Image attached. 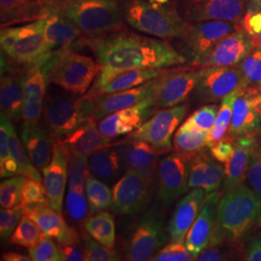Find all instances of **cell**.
Listing matches in <instances>:
<instances>
[{
    "instance_id": "cell-6",
    "label": "cell",
    "mask_w": 261,
    "mask_h": 261,
    "mask_svg": "<svg viewBox=\"0 0 261 261\" xmlns=\"http://www.w3.org/2000/svg\"><path fill=\"white\" fill-rule=\"evenodd\" d=\"M46 19H38L21 25L1 28V51L21 67L35 65L54 53L47 50L45 42Z\"/></svg>"
},
{
    "instance_id": "cell-26",
    "label": "cell",
    "mask_w": 261,
    "mask_h": 261,
    "mask_svg": "<svg viewBox=\"0 0 261 261\" xmlns=\"http://www.w3.org/2000/svg\"><path fill=\"white\" fill-rule=\"evenodd\" d=\"M155 79L147 82L146 84L127 90L95 96L96 103L91 119L96 122L100 121L112 112H118L140 103L153 92Z\"/></svg>"
},
{
    "instance_id": "cell-12",
    "label": "cell",
    "mask_w": 261,
    "mask_h": 261,
    "mask_svg": "<svg viewBox=\"0 0 261 261\" xmlns=\"http://www.w3.org/2000/svg\"><path fill=\"white\" fill-rule=\"evenodd\" d=\"M186 112V105H178L155 112L140 128L133 132L130 137L149 143L160 154L168 153L172 147V135L184 119Z\"/></svg>"
},
{
    "instance_id": "cell-14",
    "label": "cell",
    "mask_w": 261,
    "mask_h": 261,
    "mask_svg": "<svg viewBox=\"0 0 261 261\" xmlns=\"http://www.w3.org/2000/svg\"><path fill=\"white\" fill-rule=\"evenodd\" d=\"M261 134V88L241 84L237 88L227 136L237 139Z\"/></svg>"
},
{
    "instance_id": "cell-47",
    "label": "cell",
    "mask_w": 261,
    "mask_h": 261,
    "mask_svg": "<svg viewBox=\"0 0 261 261\" xmlns=\"http://www.w3.org/2000/svg\"><path fill=\"white\" fill-rule=\"evenodd\" d=\"M88 162V156L80 154H70L67 188L85 189L86 175L89 172Z\"/></svg>"
},
{
    "instance_id": "cell-29",
    "label": "cell",
    "mask_w": 261,
    "mask_h": 261,
    "mask_svg": "<svg viewBox=\"0 0 261 261\" xmlns=\"http://www.w3.org/2000/svg\"><path fill=\"white\" fill-rule=\"evenodd\" d=\"M260 135H249L235 139L232 157L225 164V176L222 192L245 183L252 148Z\"/></svg>"
},
{
    "instance_id": "cell-43",
    "label": "cell",
    "mask_w": 261,
    "mask_h": 261,
    "mask_svg": "<svg viewBox=\"0 0 261 261\" xmlns=\"http://www.w3.org/2000/svg\"><path fill=\"white\" fill-rule=\"evenodd\" d=\"M240 27L252 38L253 46L261 45V0H250Z\"/></svg>"
},
{
    "instance_id": "cell-4",
    "label": "cell",
    "mask_w": 261,
    "mask_h": 261,
    "mask_svg": "<svg viewBox=\"0 0 261 261\" xmlns=\"http://www.w3.org/2000/svg\"><path fill=\"white\" fill-rule=\"evenodd\" d=\"M124 19L130 28L163 40L181 37L190 24L173 2L161 4L154 0H128Z\"/></svg>"
},
{
    "instance_id": "cell-51",
    "label": "cell",
    "mask_w": 261,
    "mask_h": 261,
    "mask_svg": "<svg viewBox=\"0 0 261 261\" xmlns=\"http://www.w3.org/2000/svg\"><path fill=\"white\" fill-rule=\"evenodd\" d=\"M48 204L47 193L45 186L41 184V181L33 180L28 178L23 186L22 197L20 205L27 206L39 205V204Z\"/></svg>"
},
{
    "instance_id": "cell-23",
    "label": "cell",
    "mask_w": 261,
    "mask_h": 261,
    "mask_svg": "<svg viewBox=\"0 0 261 261\" xmlns=\"http://www.w3.org/2000/svg\"><path fill=\"white\" fill-rule=\"evenodd\" d=\"M121 156L126 171L138 173L152 182L158 168L157 150L149 143L129 137L113 144Z\"/></svg>"
},
{
    "instance_id": "cell-18",
    "label": "cell",
    "mask_w": 261,
    "mask_h": 261,
    "mask_svg": "<svg viewBox=\"0 0 261 261\" xmlns=\"http://www.w3.org/2000/svg\"><path fill=\"white\" fill-rule=\"evenodd\" d=\"M25 68L16 64L1 51L0 108L1 112L15 122L22 120V84Z\"/></svg>"
},
{
    "instance_id": "cell-20",
    "label": "cell",
    "mask_w": 261,
    "mask_h": 261,
    "mask_svg": "<svg viewBox=\"0 0 261 261\" xmlns=\"http://www.w3.org/2000/svg\"><path fill=\"white\" fill-rule=\"evenodd\" d=\"M70 152L65 145L56 140L54 144V154L49 165L43 170V183L46 189L48 204L56 211L62 213L65 190L68 184V166Z\"/></svg>"
},
{
    "instance_id": "cell-5",
    "label": "cell",
    "mask_w": 261,
    "mask_h": 261,
    "mask_svg": "<svg viewBox=\"0 0 261 261\" xmlns=\"http://www.w3.org/2000/svg\"><path fill=\"white\" fill-rule=\"evenodd\" d=\"M96 97L50 92L47 89L43 109V126L55 141L76 130L93 115Z\"/></svg>"
},
{
    "instance_id": "cell-31",
    "label": "cell",
    "mask_w": 261,
    "mask_h": 261,
    "mask_svg": "<svg viewBox=\"0 0 261 261\" xmlns=\"http://www.w3.org/2000/svg\"><path fill=\"white\" fill-rule=\"evenodd\" d=\"M45 19V42L49 53L73 47L77 41L85 38L73 22L54 11L48 10Z\"/></svg>"
},
{
    "instance_id": "cell-45",
    "label": "cell",
    "mask_w": 261,
    "mask_h": 261,
    "mask_svg": "<svg viewBox=\"0 0 261 261\" xmlns=\"http://www.w3.org/2000/svg\"><path fill=\"white\" fill-rule=\"evenodd\" d=\"M219 106L217 103H209L203 106L194 112L182 125L189 129L209 133L214 125Z\"/></svg>"
},
{
    "instance_id": "cell-19",
    "label": "cell",
    "mask_w": 261,
    "mask_h": 261,
    "mask_svg": "<svg viewBox=\"0 0 261 261\" xmlns=\"http://www.w3.org/2000/svg\"><path fill=\"white\" fill-rule=\"evenodd\" d=\"M253 47L252 38L242 28L221 39L204 56L192 66L204 68L211 66L238 65Z\"/></svg>"
},
{
    "instance_id": "cell-8",
    "label": "cell",
    "mask_w": 261,
    "mask_h": 261,
    "mask_svg": "<svg viewBox=\"0 0 261 261\" xmlns=\"http://www.w3.org/2000/svg\"><path fill=\"white\" fill-rule=\"evenodd\" d=\"M201 68L179 65L164 69L155 79L152 100L155 109L172 108L183 103L195 91Z\"/></svg>"
},
{
    "instance_id": "cell-24",
    "label": "cell",
    "mask_w": 261,
    "mask_h": 261,
    "mask_svg": "<svg viewBox=\"0 0 261 261\" xmlns=\"http://www.w3.org/2000/svg\"><path fill=\"white\" fill-rule=\"evenodd\" d=\"M205 195L202 188H196L179 200L167 229L170 242H185L187 234L204 203Z\"/></svg>"
},
{
    "instance_id": "cell-59",
    "label": "cell",
    "mask_w": 261,
    "mask_h": 261,
    "mask_svg": "<svg viewBox=\"0 0 261 261\" xmlns=\"http://www.w3.org/2000/svg\"><path fill=\"white\" fill-rule=\"evenodd\" d=\"M154 1H156V2H158V3H161V4H166V3L169 2L170 0H154Z\"/></svg>"
},
{
    "instance_id": "cell-2",
    "label": "cell",
    "mask_w": 261,
    "mask_h": 261,
    "mask_svg": "<svg viewBox=\"0 0 261 261\" xmlns=\"http://www.w3.org/2000/svg\"><path fill=\"white\" fill-rule=\"evenodd\" d=\"M260 215V200L248 184L224 192L218 204L216 227L210 242H243L252 226L257 224Z\"/></svg>"
},
{
    "instance_id": "cell-36",
    "label": "cell",
    "mask_w": 261,
    "mask_h": 261,
    "mask_svg": "<svg viewBox=\"0 0 261 261\" xmlns=\"http://www.w3.org/2000/svg\"><path fill=\"white\" fill-rule=\"evenodd\" d=\"M85 194L88 201L89 215H95L112 206V191L107 183L94 176L89 171L85 180Z\"/></svg>"
},
{
    "instance_id": "cell-22",
    "label": "cell",
    "mask_w": 261,
    "mask_h": 261,
    "mask_svg": "<svg viewBox=\"0 0 261 261\" xmlns=\"http://www.w3.org/2000/svg\"><path fill=\"white\" fill-rule=\"evenodd\" d=\"M222 196V191L206 194L202 208L187 234L184 243L187 250L193 254L195 259L209 245L213 237L217 222L218 204Z\"/></svg>"
},
{
    "instance_id": "cell-54",
    "label": "cell",
    "mask_w": 261,
    "mask_h": 261,
    "mask_svg": "<svg viewBox=\"0 0 261 261\" xmlns=\"http://www.w3.org/2000/svg\"><path fill=\"white\" fill-rule=\"evenodd\" d=\"M150 260L192 261L196 260L193 254L187 250L184 242H170L159 251Z\"/></svg>"
},
{
    "instance_id": "cell-41",
    "label": "cell",
    "mask_w": 261,
    "mask_h": 261,
    "mask_svg": "<svg viewBox=\"0 0 261 261\" xmlns=\"http://www.w3.org/2000/svg\"><path fill=\"white\" fill-rule=\"evenodd\" d=\"M85 189L67 188L65 209L68 218L76 224L84 223L89 213Z\"/></svg>"
},
{
    "instance_id": "cell-38",
    "label": "cell",
    "mask_w": 261,
    "mask_h": 261,
    "mask_svg": "<svg viewBox=\"0 0 261 261\" xmlns=\"http://www.w3.org/2000/svg\"><path fill=\"white\" fill-rule=\"evenodd\" d=\"M0 118V176L9 178L19 174V166L10 151L9 128L12 121L4 112H1Z\"/></svg>"
},
{
    "instance_id": "cell-56",
    "label": "cell",
    "mask_w": 261,
    "mask_h": 261,
    "mask_svg": "<svg viewBox=\"0 0 261 261\" xmlns=\"http://www.w3.org/2000/svg\"><path fill=\"white\" fill-rule=\"evenodd\" d=\"M242 260L261 261V233L243 240Z\"/></svg>"
},
{
    "instance_id": "cell-32",
    "label": "cell",
    "mask_w": 261,
    "mask_h": 261,
    "mask_svg": "<svg viewBox=\"0 0 261 261\" xmlns=\"http://www.w3.org/2000/svg\"><path fill=\"white\" fill-rule=\"evenodd\" d=\"M89 171L107 184H114L126 172L121 156L112 146L97 150L89 156Z\"/></svg>"
},
{
    "instance_id": "cell-15",
    "label": "cell",
    "mask_w": 261,
    "mask_h": 261,
    "mask_svg": "<svg viewBox=\"0 0 261 261\" xmlns=\"http://www.w3.org/2000/svg\"><path fill=\"white\" fill-rule=\"evenodd\" d=\"M242 84V73L238 65L204 67L200 70L195 92L202 103H217Z\"/></svg>"
},
{
    "instance_id": "cell-9",
    "label": "cell",
    "mask_w": 261,
    "mask_h": 261,
    "mask_svg": "<svg viewBox=\"0 0 261 261\" xmlns=\"http://www.w3.org/2000/svg\"><path fill=\"white\" fill-rule=\"evenodd\" d=\"M164 217L156 208L148 209L137 224L126 250L125 259L150 260L167 243Z\"/></svg>"
},
{
    "instance_id": "cell-37",
    "label": "cell",
    "mask_w": 261,
    "mask_h": 261,
    "mask_svg": "<svg viewBox=\"0 0 261 261\" xmlns=\"http://www.w3.org/2000/svg\"><path fill=\"white\" fill-rule=\"evenodd\" d=\"M237 93V89L232 93L227 95L222 100V103L219 108L218 114L215 120L212 129L207 134V147L210 148L217 142L223 140L227 136L229 130L232 112H233V103Z\"/></svg>"
},
{
    "instance_id": "cell-50",
    "label": "cell",
    "mask_w": 261,
    "mask_h": 261,
    "mask_svg": "<svg viewBox=\"0 0 261 261\" xmlns=\"http://www.w3.org/2000/svg\"><path fill=\"white\" fill-rule=\"evenodd\" d=\"M29 256L33 261H64V255L54 242L53 238L44 235L34 248L28 249Z\"/></svg>"
},
{
    "instance_id": "cell-11",
    "label": "cell",
    "mask_w": 261,
    "mask_h": 261,
    "mask_svg": "<svg viewBox=\"0 0 261 261\" xmlns=\"http://www.w3.org/2000/svg\"><path fill=\"white\" fill-rule=\"evenodd\" d=\"M250 0H173L179 14L190 23L224 20L240 24Z\"/></svg>"
},
{
    "instance_id": "cell-10",
    "label": "cell",
    "mask_w": 261,
    "mask_h": 261,
    "mask_svg": "<svg viewBox=\"0 0 261 261\" xmlns=\"http://www.w3.org/2000/svg\"><path fill=\"white\" fill-rule=\"evenodd\" d=\"M240 28L239 23L224 20L190 23L185 33L178 38L180 41V49L178 51L186 58L187 64L192 65L221 39Z\"/></svg>"
},
{
    "instance_id": "cell-13",
    "label": "cell",
    "mask_w": 261,
    "mask_h": 261,
    "mask_svg": "<svg viewBox=\"0 0 261 261\" xmlns=\"http://www.w3.org/2000/svg\"><path fill=\"white\" fill-rule=\"evenodd\" d=\"M53 55L35 65L27 67L23 74L22 121L28 125H39L43 115L45 99L49 84V70Z\"/></svg>"
},
{
    "instance_id": "cell-1",
    "label": "cell",
    "mask_w": 261,
    "mask_h": 261,
    "mask_svg": "<svg viewBox=\"0 0 261 261\" xmlns=\"http://www.w3.org/2000/svg\"><path fill=\"white\" fill-rule=\"evenodd\" d=\"M84 41L101 68L116 73L187 64L186 58L168 41L137 34L124 25L100 36L84 38Z\"/></svg>"
},
{
    "instance_id": "cell-57",
    "label": "cell",
    "mask_w": 261,
    "mask_h": 261,
    "mask_svg": "<svg viewBox=\"0 0 261 261\" xmlns=\"http://www.w3.org/2000/svg\"><path fill=\"white\" fill-rule=\"evenodd\" d=\"M59 249L64 255V259L67 261H84L85 254L80 247V242L59 244Z\"/></svg>"
},
{
    "instance_id": "cell-17",
    "label": "cell",
    "mask_w": 261,
    "mask_h": 261,
    "mask_svg": "<svg viewBox=\"0 0 261 261\" xmlns=\"http://www.w3.org/2000/svg\"><path fill=\"white\" fill-rule=\"evenodd\" d=\"M159 201L165 206L171 205L184 195L188 188V161L175 152L159 161L157 168Z\"/></svg>"
},
{
    "instance_id": "cell-52",
    "label": "cell",
    "mask_w": 261,
    "mask_h": 261,
    "mask_svg": "<svg viewBox=\"0 0 261 261\" xmlns=\"http://www.w3.org/2000/svg\"><path fill=\"white\" fill-rule=\"evenodd\" d=\"M225 176V168L221 162L217 161L212 157L209 160L207 169H206L205 179L202 189L205 191V194H210L217 191H221V186L224 183Z\"/></svg>"
},
{
    "instance_id": "cell-60",
    "label": "cell",
    "mask_w": 261,
    "mask_h": 261,
    "mask_svg": "<svg viewBox=\"0 0 261 261\" xmlns=\"http://www.w3.org/2000/svg\"><path fill=\"white\" fill-rule=\"evenodd\" d=\"M257 225H258V226H259V227L261 228V215L260 217L258 218V221H257Z\"/></svg>"
},
{
    "instance_id": "cell-7",
    "label": "cell",
    "mask_w": 261,
    "mask_h": 261,
    "mask_svg": "<svg viewBox=\"0 0 261 261\" xmlns=\"http://www.w3.org/2000/svg\"><path fill=\"white\" fill-rule=\"evenodd\" d=\"M101 67L91 56L74 53L72 47L54 51L49 70V84L67 92L85 95L100 72Z\"/></svg>"
},
{
    "instance_id": "cell-25",
    "label": "cell",
    "mask_w": 261,
    "mask_h": 261,
    "mask_svg": "<svg viewBox=\"0 0 261 261\" xmlns=\"http://www.w3.org/2000/svg\"><path fill=\"white\" fill-rule=\"evenodd\" d=\"M22 208L23 215L33 220L44 233L56 239L58 244L80 242L79 233L66 224L62 214L49 204L27 206Z\"/></svg>"
},
{
    "instance_id": "cell-21",
    "label": "cell",
    "mask_w": 261,
    "mask_h": 261,
    "mask_svg": "<svg viewBox=\"0 0 261 261\" xmlns=\"http://www.w3.org/2000/svg\"><path fill=\"white\" fill-rule=\"evenodd\" d=\"M155 110L151 94L133 107L109 114L99 121L98 127L106 137L111 139L117 138L140 128L152 116Z\"/></svg>"
},
{
    "instance_id": "cell-34",
    "label": "cell",
    "mask_w": 261,
    "mask_h": 261,
    "mask_svg": "<svg viewBox=\"0 0 261 261\" xmlns=\"http://www.w3.org/2000/svg\"><path fill=\"white\" fill-rule=\"evenodd\" d=\"M84 230L97 242L105 247L113 249L115 243V224L112 214L101 211L91 215L84 223Z\"/></svg>"
},
{
    "instance_id": "cell-33",
    "label": "cell",
    "mask_w": 261,
    "mask_h": 261,
    "mask_svg": "<svg viewBox=\"0 0 261 261\" xmlns=\"http://www.w3.org/2000/svg\"><path fill=\"white\" fill-rule=\"evenodd\" d=\"M164 69H161V70L139 69V70L121 71L114 75L109 84L103 86L98 95L119 92V91L137 87L141 84H146L147 82L161 75Z\"/></svg>"
},
{
    "instance_id": "cell-35",
    "label": "cell",
    "mask_w": 261,
    "mask_h": 261,
    "mask_svg": "<svg viewBox=\"0 0 261 261\" xmlns=\"http://www.w3.org/2000/svg\"><path fill=\"white\" fill-rule=\"evenodd\" d=\"M204 147H207V133L181 126L173 139L174 152L189 161Z\"/></svg>"
},
{
    "instance_id": "cell-28",
    "label": "cell",
    "mask_w": 261,
    "mask_h": 261,
    "mask_svg": "<svg viewBox=\"0 0 261 261\" xmlns=\"http://www.w3.org/2000/svg\"><path fill=\"white\" fill-rule=\"evenodd\" d=\"M47 0H0L1 28L28 23L47 16Z\"/></svg>"
},
{
    "instance_id": "cell-44",
    "label": "cell",
    "mask_w": 261,
    "mask_h": 261,
    "mask_svg": "<svg viewBox=\"0 0 261 261\" xmlns=\"http://www.w3.org/2000/svg\"><path fill=\"white\" fill-rule=\"evenodd\" d=\"M28 178L12 176L6 178L0 184V205L1 208H13L21 202L22 190Z\"/></svg>"
},
{
    "instance_id": "cell-46",
    "label": "cell",
    "mask_w": 261,
    "mask_h": 261,
    "mask_svg": "<svg viewBox=\"0 0 261 261\" xmlns=\"http://www.w3.org/2000/svg\"><path fill=\"white\" fill-rule=\"evenodd\" d=\"M211 156L204 148L188 161V188H202Z\"/></svg>"
},
{
    "instance_id": "cell-48",
    "label": "cell",
    "mask_w": 261,
    "mask_h": 261,
    "mask_svg": "<svg viewBox=\"0 0 261 261\" xmlns=\"http://www.w3.org/2000/svg\"><path fill=\"white\" fill-rule=\"evenodd\" d=\"M246 181L261 202V140H256L251 153Z\"/></svg>"
},
{
    "instance_id": "cell-3",
    "label": "cell",
    "mask_w": 261,
    "mask_h": 261,
    "mask_svg": "<svg viewBox=\"0 0 261 261\" xmlns=\"http://www.w3.org/2000/svg\"><path fill=\"white\" fill-rule=\"evenodd\" d=\"M128 0H47V10L73 22L85 38L108 33L125 23Z\"/></svg>"
},
{
    "instance_id": "cell-39",
    "label": "cell",
    "mask_w": 261,
    "mask_h": 261,
    "mask_svg": "<svg viewBox=\"0 0 261 261\" xmlns=\"http://www.w3.org/2000/svg\"><path fill=\"white\" fill-rule=\"evenodd\" d=\"M9 146L11 154L19 166V174L29 179L42 181V176L38 169L30 161L28 151L25 149L22 141H20L11 123L9 128Z\"/></svg>"
},
{
    "instance_id": "cell-58",
    "label": "cell",
    "mask_w": 261,
    "mask_h": 261,
    "mask_svg": "<svg viewBox=\"0 0 261 261\" xmlns=\"http://www.w3.org/2000/svg\"><path fill=\"white\" fill-rule=\"evenodd\" d=\"M1 260L4 261H30L32 260L31 257H28L27 255L20 254L18 252H8L3 253L1 255Z\"/></svg>"
},
{
    "instance_id": "cell-40",
    "label": "cell",
    "mask_w": 261,
    "mask_h": 261,
    "mask_svg": "<svg viewBox=\"0 0 261 261\" xmlns=\"http://www.w3.org/2000/svg\"><path fill=\"white\" fill-rule=\"evenodd\" d=\"M45 233L33 220L23 215L16 229L10 237V242L28 249L37 246Z\"/></svg>"
},
{
    "instance_id": "cell-30",
    "label": "cell",
    "mask_w": 261,
    "mask_h": 261,
    "mask_svg": "<svg viewBox=\"0 0 261 261\" xmlns=\"http://www.w3.org/2000/svg\"><path fill=\"white\" fill-rule=\"evenodd\" d=\"M59 140L65 145L70 154H80L88 157L97 150L112 145V139L103 135L93 119L88 120Z\"/></svg>"
},
{
    "instance_id": "cell-49",
    "label": "cell",
    "mask_w": 261,
    "mask_h": 261,
    "mask_svg": "<svg viewBox=\"0 0 261 261\" xmlns=\"http://www.w3.org/2000/svg\"><path fill=\"white\" fill-rule=\"evenodd\" d=\"M82 237L84 241L85 260L115 261L120 259L116 251L97 242L89 234L83 233Z\"/></svg>"
},
{
    "instance_id": "cell-42",
    "label": "cell",
    "mask_w": 261,
    "mask_h": 261,
    "mask_svg": "<svg viewBox=\"0 0 261 261\" xmlns=\"http://www.w3.org/2000/svg\"><path fill=\"white\" fill-rule=\"evenodd\" d=\"M238 66L242 73L243 84L261 88V45L253 46Z\"/></svg>"
},
{
    "instance_id": "cell-55",
    "label": "cell",
    "mask_w": 261,
    "mask_h": 261,
    "mask_svg": "<svg viewBox=\"0 0 261 261\" xmlns=\"http://www.w3.org/2000/svg\"><path fill=\"white\" fill-rule=\"evenodd\" d=\"M235 146V140L226 136L223 140L210 147V154L217 161L226 164L232 157Z\"/></svg>"
},
{
    "instance_id": "cell-53",
    "label": "cell",
    "mask_w": 261,
    "mask_h": 261,
    "mask_svg": "<svg viewBox=\"0 0 261 261\" xmlns=\"http://www.w3.org/2000/svg\"><path fill=\"white\" fill-rule=\"evenodd\" d=\"M23 216L22 206H15L13 208H1L0 211V234L3 240H8L16 229Z\"/></svg>"
},
{
    "instance_id": "cell-16",
    "label": "cell",
    "mask_w": 261,
    "mask_h": 261,
    "mask_svg": "<svg viewBox=\"0 0 261 261\" xmlns=\"http://www.w3.org/2000/svg\"><path fill=\"white\" fill-rule=\"evenodd\" d=\"M151 182L140 174L126 171L112 187V211L134 215L144 209L150 200Z\"/></svg>"
},
{
    "instance_id": "cell-27",
    "label": "cell",
    "mask_w": 261,
    "mask_h": 261,
    "mask_svg": "<svg viewBox=\"0 0 261 261\" xmlns=\"http://www.w3.org/2000/svg\"><path fill=\"white\" fill-rule=\"evenodd\" d=\"M20 139L32 164L38 169L47 167L53 159L55 140L44 126L22 124Z\"/></svg>"
}]
</instances>
